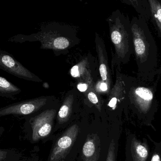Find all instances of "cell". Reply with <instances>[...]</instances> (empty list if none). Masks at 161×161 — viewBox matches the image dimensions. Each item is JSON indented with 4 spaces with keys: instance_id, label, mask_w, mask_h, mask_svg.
<instances>
[{
    "instance_id": "cell-21",
    "label": "cell",
    "mask_w": 161,
    "mask_h": 161,
    "mask_svg": "<svg viewBox=\"0 0 161 161\" xmlns=\"http://www.w3.org/2000/svg\"><path fill=\"white\" fill-rule=\"evenodd\" d=\"M7 152L5 151L0 150V161H2L6 158Z\"/></svg>"
},
{
    "instance_id": "cell-18",
    "label": "cell",
    "mask_w": 161,
    "mask_h": 161,
    "mask_svg": "<svg viewBox=\"0 0 161 161\" xmlns=\"http://www.w3.org/2000/svg\"><path fill=\"white\" fill-rule=\"evenodd\" d=\"M95 89L98 94V93H105L108 95H109L111 90L108 85L102 80L99 81L96 84Z\"/></svg>"
},
{
    "instance_id": "cell-4",
    "label": "cell",
    "mask_w": 161,
    "mask_h": 161,
    "mask_svg": "<svg viewBox=\"0 0 161 161\" xmlns=\"http://www.w3.org/2000/svg\"><path fill=\"white\" fill-rule=\"evenodd\" d=\"M128 98L142 113H147L153 103L157 81L143 80L126 75Z\"/></svg>"
},
{
    "instance_id": "cell-19",
    "label": "cell",
    "mask_w": 161,
    "mask_h": 161,
    "mask_svg": "<svg viewBox=\"0 0 161 161\" xmlns=\"http://www.w3.org/2000/svg\"><path fill=\"white\" fill-rule=\"evenodd\" d=\"M115 143L114 140H112L110 143L108 149V154L106 161H115Z\"/></svg>"
},
{
    "instance_id": "cell-6",
    "label": "cell",
    "mask_w": 161,
    "mask_h": 161,
    "mask_svg": "<svg viewBox=\"0 0 161 161\" xmlns=\"http://www.w3.org/2000/svg\"><path fill=\"white\" fill-rule=\"evenodd\" d=\"M0 69L15 77L26 80L41 82L42 79L31 72L6 52H0Z\"/></svg>"
},
{
    "instance_id": "cell-12",
    "label": "cell",
    "mask_w": 161,
    "mask_h": 161,
    "mask_svg": "<svg viewBox=\"0 0 161 161\" xmlns=\"http://www.w3.org/2000/svg\"><path fill=\"white\" fill-rule=\"evenodd\" d=\"M73 102V94H70L65 99L57 115V119L60 124L65 123L69 120L72 114Z\"/></svg>"
},
{
    "instance_id": "cell-13",
    "label": "cell",
    "mask_w": 161,
    "mask_h": 161,
    "mask_svg": "<svg viewBox=\"0 0 161 161\" xmlns=\"http://www.w3.org/2000/svg\"><path fill=\"white\" fill-rule=\"evenodd\" d=\"M151 18L156 28L158 36L161 39V1L148 0Z\"/></svg>"
},
{
    "instance_id": "cell-1",
    "label": "cell",
    "mask_w": 161,
    "mask_h": 161,
    "mask_svg": "<svg viewBox=\"0 0 161 161\" xmlns=\"http://www.w3.org/2000/svg\"><path fill=\"white\" fill-rule=\"evenodd\" d=\"M134 54L137 68V78L143 80L153 81L160 74L157 44L150 30L147 21L138 15L131 19Z\"/></svg>"
},
{
    "instance_id": "cell-8",
    "label": "cell",
    "mask_w": 161,
    "mask_h": 161,
    "mask_svg": "<svg viewBox=\"0 0 161 161\" xmlns=\"http://www.w3.org/2000/svg\"><path fill=\"white\" fill-rule=\"evenodd\" d=\"M47 101V97H40L10 104L1 109L0 115L3 116L9 115L30 114L46 105Z\"/></svg>"
},
{
    "instance_id": "cell-17",
    "label": "cell",
    "mask_w": 161,
    "mask_h": 161,
    "mask_svg": "<svg viewBox=\"0 0 161 161\" xmlns=\"http://www.w3.org/2000/svg\"><path fill=\"white\" fill-rule=\"evenodd\" d=\"M91 86L87 91V97L89 101L93 103L99 112H101L102 107V100L95 89Z\"/></svg>"
},
{
    "instance_id": "cell-22",
    "label": "cell",
    "mask_w": 161,
    "mask_h": 161,
    "mask_svg": "<svg viewBox=\"0 0 161 161\" xmlns=\"http://www.w3.org/2000/svg\"><path fill=\"white\" fill-rule=\"evenodd\" d=\"M151 161H161L160 156L156 153L153 154Z\"/></svg>"
},
{
    "instance_id": "cell-5",
    "label": "cell",
    "mask_w": 161,
    "mask_h": 161,
    "mask_svg": "<svg viewBox=\"0 0 161 161\" xmlns=\"http://www.w3.org/2000/svg\"><path fill=\"white\" fill-rule=\"evenodd\" d=\"M80 131L79 126L74 124L62 134L52 151L50 161H62L66 158L76 142Z\"/></svg>"
},
{
    "instance_id": "cell-2",
    "label": "cell",
    "mask_w": 161,
    "mask_h": 161,
    "mask_svg": "<svg viewBox=\"0 0 161 161\" xmlns=\"http://www.w3.org/2000/svg\"><path fill=\"white\" fill-rule=\"evenodd\" d=\"M9 41L19 43L38 41L41 44V48L53 50L57 53L70 49L80 42L75 29L56 22L42 26L40 31L36 33L18 35Z\"/></svg>"
},
{
    "instance_id": "cell-20",
    "label": "cell",
    "mask_w": 161,
    "mask_h": 161,
    "mask_svg": "<svg viewBox=\"0 0 161 161\" xmlns=\"http://www.w3.org/2000/svg\"><path fill=\"white\" fill-rule=\"evenodd\" d=\"M90 86H90L87 84L85 83H80L78 84L77 87H78L79 90H80L81 92H86V91L88 90Z\"/></svg>"
},
{
    "instance_id": "cell-7",
    "label": "cell",
    "mask_w": 161,
    "mask_h": 161,
    "mask_svg": "<svg viewBox=\"0 0 161 161\" xmlns=\"http://www.w3.org/2000/svg\"><path fill=\"white\" fill-rule=\"evenodd\" d=\"M56 111L48 109L31 119L30 124L32 129V139L34 142L47 137L53 127Z\"/></svg>"
},
{
    "instance_id": "cell-16",
    "label": "cell",
    "mask_w": 161,
    "mask_h": 161,
    "mask_svg": "<svg viewBox=\"0 0 161 161\" xmlns=\"http://www.w3.org/2000/svg\"><path fill=\"white\" fill-rule=\"evenodd\" d=\"M21 92L20 88L3 77H0V95L3 97L16 95Z\"/></svg>"
},
{
    "instance_id": "cell-14",
    "label": "cell",
    "mask_w": 161,
    "mask_h": 161,
    "mask_svg": "<svg viewBox=\"0 0 161 161\" xmlns=\"http://www.w3.org/2000/svg\"><path fill=\"white\" fill-rule=\"evenodd\" d=\"M124 3L130 4L138 13V15L144 17L148 21L151 18L150 8L148 1H126L122 2Z\"/></svg>"
},
{
    "instance_id": "cell-10",
    "label": "cell",
    "mask_w": 161,
    "mask_h": 161,
    "mask_svg": "<svg viewBox=\"0 0 161 161\" xmlns=\"http://www.w3.org/2000/svg\"><path fill=\"white\" fill-rule=\"evenodd\" d=\"M101 141L97 134H89L82 151L83 161H99L100 154Z\"/></svg>"
},
{
    "instance_id": "cell-3",
    "label": "cell",
    "mask_w": 161,
    "mask_h": 161,
    "mask_svg": "<svg viewBox=\"0 0 161 161\" xmlns=\"http://www.w3.org/2000/svg\"><path fill=\"white\" fill-rule=\"evenodd\" d=\"M110 38L114 49L112 60V72L115 68L130 62L134 54L131 20L120 10H116L107 19Z\"/></svg>"
},
{
    "instance_id": "cell-9",
    "label": "cell",
    "mask_w": 161,
    "mask_h": 161,
    "mask_svg": "<svg viewBox=\"0 0 161 161\" xmlns=\"http://www.w3.org/2000/svg\"><path fill=\"white\" fill-rule=\"evenodd\" d=\"M95 44L99 63V72L101 80L106 83L112 90L114 84L109 68L108 57L104 41L97 32L95 34Z\"/></svg>"
},
{
    "instance_id": "cell-11",
    "label": "cell",
    "mask_w": 161,
    "mask_h": 161,
    "mask_svg": "<svg viewBox=\"0 0 161 161\" xmlns=\"http://www.w3.org/2000/svg\"><path fill=\"white\" fill-rule=\"evenodd\" d=\"M131 152L133 161H146L148 150L145 143H142L134 137L131 144Z\"/></svg>"
},
{
    "instance_id": "cell-15",
    "label": "cell",
    "mask_w": 161,
    "mask_h": 161,
    "mask_svg": "<svg viewBox=\"0 0 161 161\" xmlns=\"http://www.w3.org/2000/svg\"><path fill=\"white\" fill-rule=\"evenodd\" d=\"M85 64V61H82L78 64L74 66L71 69L70 73L72 77L80 78L82 80L84 81L85 83L92 86L91 84L92 80H91V78L85 75V74L88 75L87 73L88 70L86 68Z\"/></svg>"
}]
</instances>
